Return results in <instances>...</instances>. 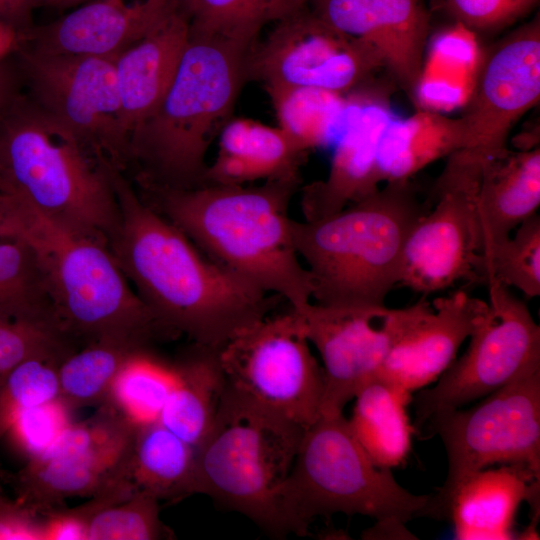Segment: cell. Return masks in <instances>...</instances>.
Masks as SVG:
<instances>
[{"label": "cell", "mask_w": 540, "mask_h": 540, "mask_svg": "<svg viewBox=\"0 0 540 540\" xmlns=\"http://www.w3.org/2000/svg\"><path fill=\"white\" fill-rule=\"evenodd\" d=\"M487 287L488 311L465 353L412 398L416 433L433 414L462 408L540 367V328L527 305L505 285Z\"/></svg>", "instance_id": "13"}, {"label": "cell", "mask_w": 540, "mask_h": 540, "mask_svg": "<svg viewBox=\"0 0 540 540\" xmlns=\"http://www.w3.org/2000/svg\"><path fill=\"white\" fill-rule=\"evenodd\" d=\"M518 12L522 15L535 5L537 0H510Z\"/></svg>", "instance_id": "47"}, {"label": "cell", "mask_w": 540, "mask_h": 540, "mask_svg": "<svg viewBox=\"0 0 540 540\" xmlns=\"http://www.w3.org/2000/svg\"><path fill=\"white\" fill-rule=\"evenodd\" d=\"M70 411L60 399L24 409L7 434L30 460L47 450L66 429Z\"/></svg>", "instance_id": "40"}, {"label": "cell", "mask_w": 540, "mask_h": 540, "mask_svg": "<svg viewBox=\"0 0 540 540\" xmlns=\"http://www.w3.org/2000/svg\"><path fill=\"white\" fill-rule=\"evenodd\" d=\"M87 1L90 0H41L39 4L58 10H64L68 8H74Z\"/></svg>", "instance_id": "46"}, {"label": "cell", "mask_w": 540, "mask_h": 540, "mask_svg": "<svg viewBox=\"0 0 540 540\" xmlns=\"http://www.w3.org/2000/svg\"><path fill=\"white\" fill-rule=\"evenodd\" d=\"M468 409L429 417L417 434L438 435L447 452L444 484L429 495L423 517L445 519L449 499L469 475L492 465H518L540 478V367Z\"/></svg>", "instance_id": "9"}, {"label": "cell", "mask_w": 540, "mask_h": 540, "mask_svg": "<svg viewBox=\"0 0 540 540\" xmlns=\"http://www.w3.org/2000/svg\"><path fill=\"white\" fill-rule=\"evenodd\" d=\"M433 1H434V5H437V6L443 2V0H433Z\"/></svg>", "instance_id": "48"}, {"label": "cell", "mask_w": 540, "mask_h": 540, "mask_svg": "<svg viewBox=\"0 0 540 540\" xmlns=\"http://www.w3.org/2000/svg\"><path fill=\"white\" fill-rule=\"evenodd\" d=\"M353 399L348 424L369 459L379 468L400 466L409 455L416 433L407 412L412 392L375 374L359 387Z\"/></svg>", "instance_id": "26"}, {"label": "cell", "mask_w": 540, "mask_h": 540, "mask_svg": "<svg viewBox=\"0 0 540 540\" xmlns=\"http://www.w3.org/2000/svg\"><path fill=\"white\" fill-rule=\"evenodd\" d=\"M136 427L106 402L92 417L70 423L18 474L20 502L45 515L67 498L133 484L129 461Z\"/></svg>", "instance_id": "14"}, {"label": "cell", "mask_w": 540, "mask_h": 540, "mask_svg": "<svg viewBox=\"0 0 540 540\" xmlns=\"http://www.w3.org/2000/svg\"><path fill=\"white\" fill-rule=\"evenodd\" d=\"M307 155L278 126L231 118L219 132L217 155L208 163L204 184L245 185L300 177Z\"/></svg>", "instance_id": "25"}, {"label": "cell", "mask_w": 540, "mask_h": 540, "mask_svg": "<svg viewBox=\"0 0 540 540\" xmlns=\"http://www.w3.org/2000/svg\"><path fill=\"white\" fill-rule=\"evenodd\" d=\"M540 98V20L482 52L465 111L462 149L483 164L503 152L513 125Z\"/></svg>", "instance_id": "17"}, {"label": "cell", "mask_w": 540, "mask_h": 540, "mask_svg": "<svg viewBox=\"0 0 540 540\" xmlns=\"http://www.w3.org/2000/svg\"><path fill=\"white\" fill-rule=\"evenodd\" d=\"M300 184V177L257 186L204 184L146 192L144 200L212 261L301 309L311 302L313 287L289 215Z\"/></svg>", "instance_id": "2"}, {"label": "cell", "mask_w": 540, "mask_h": 540, "mask_svg": "<svg viewBox=\"0 0 540 540\" xmlns=\"http://www.w3.org/2000/svg\"><path fill=\"white\" fill-rule=\"evenodd\" d=\"M59 364L30 359L0 375V440L19 412L60 399Z\"/></svg>", "instance_id": "39"}, {"label": "cell", "mask_w": 540, "mask_h": 540, "mask_svg": "<svg viewBox=\"0 0 540 540\" xmlns=\"http://www.w3.org/2000/svg\"><path fill=\"white\" fill-rule=\"evenodd\" d=\"M389 95L367 94L359 98L340 133L327 177L300 189L303 220L332 215L379 188L378 142L395 117Z\"/></svg>", "instance_id": "21"}, {"label": "cell", "mask_w": 540, "mask_h": 540, "mask_svg": "<svg viewBox=\"0 0 540 540\" xmlns=\"http://www.w3.org/2000/svg\"><path fill=\"white\" fill-rule=\"evenodd\" d=\"M431 206L407 180L387 183L332 215L293 219L294 244L310 274L314 303L385 307L399 284L407 235Z\"/></svg>", "instance_id": "5"}, {"label": "cell", "mask_w": 540, "mask_h": 540, "mask_svg": "<svg viewBox=\"0 0 540 540\" xmlns=\"http://www.w3.org/2000/svg\"><path fill=\"white\" fill-rule=\"evenodd\" d=\"M119 208L110 250L154 317L174 335L218 351L241 329L269 315L277 302L208 258L176 225L149 205L119 168L104 161Z\"/></svg>", "instance_id": "1"}, {"label": "cell", "mask_w": 540, "mask_h": 540, "mask_svg": "<svg viewBox=\"0 0 540 540\" xmlns=\"http://www.w3.org/2000/svg\"><path fill=\"white\" fill-rule=\"evenodd\" d=\"M174 381L175 366L161 363L147 349L122 368L105 402L136 426L158 421Z\"/></svg>", "instance_id": "36"}, {"label": "cell", "mask_w": 540, "mask_h": 540, "mask_svg": "<svg viewBox=\"0 0 540 540\" xmlns=\"http://www.w3.org/2000/svg\"><path fill=\"white\" fill-rule=\"evenodd\" d=\"M170 535L160 519L159 499L137 491L96 512L88 522L86 540H155Z\"/></svg>", "instance_id": "38"}, {"label": "cell", "mask_w": 540, "mask_h": 540, "mask_svg": "<svg viewBox=\"0 0 540 540\" xmlns=\"http://www.w3.org/2000/svg\"><path fill=\"white\" fill-rule=\"evenodd\" d=\"M300 312L267 315L218 351L225 385L304 429L321 412L324 371L313 355Z\"/></svg>", "instance_id": "10"}, {"label": "cell", "mask_w": 540, "mask_h": 540, "mask_svg": "<svg viewBox=\"0 0 540 540\" xmlns=\"http://www.w3.org/2000/svg\"><path fill=\"white\" fill-rule=\"evenodd\" d=\"M0 237L34 255L57 319L74 340H114L148 348L175 336L135 293L105 236L0 193Z\"/></svg>", "instance_id": "3"}, {"label": "cell", "mask_w": 540, "mask_h": 540, "mask_svg": "<svg viewBox=\"0 0 540 540\" xmlns=\"http://www.w3.org/2000/svg\"><path fill=\"white\" fill-rule=\"evenodd\" d=\"M487 311V301L463 290L432 303L424 299L417 317L392 345L376 374L410 392L429 385L455 360Z\"/></svg>", "instance_id": "19"}, {"label": "cell", "mask_w": 540, "mask_h": 540, "mask_svg": "<svg viewBox=\"0 0 540 540\" xmlns=\"http://www.w3.org/2000/svg\"><path fill=\"white\" fill-rule=\"evenodd\" d=\"M182 0H90L29 31L28 47L46 53L116 57L145 37Z\"/></svg>", "instance_id": "20"}, {"label": "cell", "mask_w": 540, "mask_h": 540, "mask_svg": "<svg viewBox=\"0 0 540 540\" xmlns=\"http://www.w3.org/2000/svg\"><path fill=\"white\" fill-rule=\"evenodd\" d=\"M225 386L217 351L196 346V353L175 365V381L158 421L193 446L209 433Z\"/></svg>", "instance_id": "29"}, {"label": "cell", "mask_w": 540, "mask_h": 540, "mask_svg": "<svg viewBox=\"0 0 540 540\" xmlns=\"http://www.w3.org/2000/svg\"><path fill=\"white\" fill-rule=\"evenodd\" d=\"M14 57L27 95L39 108L97 159L120 170L129 163L130 134L118 91L116 57L46 53L27 45Z\"/></svg>", "instance_id": "11"}, {"label": "cell", "mask_w": 540, "mask_h": 540, "mask_svg": "<svg viewBox=\"0 0 540 540\" xmlns=\"http://www.w3.org/2000/svg\"><path fill=\"white\" fill-rule=\"evenodd\" d=\"M540 205V148L509 150L486 161L475 203L478 253L510 237Z\"/></svg>", "instance_id": "24"}, {"label": "cell", "mask_w": 540, "mask_h": 540, "mask_svg": "<svg viewBox=\"0 0 540 540\" xmlns=\"http://www.w3.org/2000/svg\"><path fill=\"white\" fill-rule=\"evenodd\" d=\"M383 71L389 73L375 47L335 29L309 6L273 24L248 58L249 81L267 94L312 87L349 96L388 84L377 77Z\"/></svg>", "instance_id": "12"}, {"label": "cell", "mask_w": 540, "mask_h": 540, "mask_svg": "<svg viewBox=\"0 0 540 540\" xmlns=\"http://www.w3.org/2000/svg\"><path fill=\"white\" fill-rule=\"evenodd\" d=\"M39 0H0V21L28 36L34 27L32 10Z\"/></svg>", "instance_id": "43"}, {"label": "cell", "mask_w": 540, "mask_h": 540, "mask_svg": "<svg viewBox=\"0 0 540 540\" xmlns=\"http://www.w3.org/2000/svg\"><path fill=\"white\" fill-rule=\"evenodd\" d=\"M457 23L471 31H491L504 27L521 14L510 0H443Z\"/></svg>", "instance_id": "41"}, {"label": "cell", "mask_w": 540, "mask_h": 540, "mask_svg": "<svg viewBox=\"0 0 540 540\" xmlns=\"http://www.w3.org/2000/svg\"><path fill=\"white\" fill-rule=\"evenodd\" d=\"M278 127L304 152L329 144L342 132L359 94L295 87L268 93Z\"/></svg>", "instance_id": "31"}, {"label": "cell", "mask_w": 540, "mask_h": 540, "mask_svg": "<svg viewBox=\"0 0 540 540\" xmlns=\"http://www.w3.org/2000/svg\"><path fill=\"white\" fill-rule=\"evenodd\" d=\"M1 227H2V215H1V212H0V232H1Z\"/></svg>", "instance_id": "49"}, {"label": "cell", "mask_w": 540, "mask_h": 540, "mask_svg": "<svg viewBox=\"0 0 540 540\" xmlns=\"http://www.w3.org/2000/svg\"><path fill=\"white\" fill-rule=\"evenodd\" d=\"M20 81L16 66H11L7 61L0 64V109L20 93Z\"/></svg>", "instance_id": "45"}, {"label": "cell", "mask_w": 540, "mask_h": 540, "mask_svg": "<svg viewBox=\"0 0 540 540\" xmlns=\"http://www.w3.org/2000/svg\"><path fill=\"white\" fill-rule=\"evenodd\" d=\"M423 300L401 309L332 307L314 302L296 309L323 363L325 386L320 415L343 413L417 317Z\"/></svg>", "instance_id": "16"}, {"label": "cell", "mask_w": 540, "mask_h": 540, "mask_svg": "<svg viewBox=\"0 0 540 540\" xmlns=\"http://www.w3.org/2000/svg\"><path fill=\"white\" fill-rule=\"evenodd\" d=\"M310 0H182L192 32L255 43L261 30L308 7Z\"/></svg>", "instance_id": "33"}, {"label": "cell", "mask_w": 540, "mask_h": 540, "mask_svg": "<svg viewBox=\"0 0 540 540\" xmlns=\"http://www.w3.org/2000/svg\"><path fill=\"white\" fill-rule=\"evenodd\" d=\"M309 7L335 29L375 47L412 99L430 29L423 0H310Z\"/></svg>", "instance_id": "18"}, {"label": "cell", "mask_w": 540, "mask_h": 540, "mask_svg": "<svg viewBox=\"0 0 540 540\" xmlns=\"http://www.w3.org/2000/svg\"><path fill=\"white\" fill-rule=\"evenodd\" d=\"M26 42V34L0 21V64L14 56Z\"/></svg>", "instance_id": "44"}, {"label": "cell", "mask_w": 540, "mask_h": 540, "mask_svg": "<svg viewBox=\"0 0 540 540\" xmlns=\"http://www.w3.org/2000/svg\"><path fill=\"white\" fill-rule=\"evenodd\" d=\"M74 342L56 325L0 317V375L30 359L61 363L76 350Z\"/></svg>", "instance_id": "37"}, {"label": "cell", "mask_w": 540, "mask_h": 540, "mask_svg": "<svg viewBox=\"0 0 540 540\" xmlns=\"http://www.w3.org/2000/svg\"><path fill=\"white\" fill-rule=\"evenodd\" d=\"M304 428L224 386L213 425L196 450V493L271 536L292 534L281 490Z\"/></svg>", "instance_id": "7"}, {"label": "cell", "mask_w": 540, "mask_h": 540, "mask_svg": "<svg viewBox=\"0 0 540 540\" xmlns=\"http://www.w3.org/2000/svg\"><path fill=\"white\" fill-rule=\"evenodd\" d=\"M481 58L475 32L457 22L438 31L424 55L412 100L419 109L439 113L465 106Z\"/></svg>", "instance_id": "28"}, {"label": "cell", "mask_w": 540, "mask_h": 540, "mask_svg": "<svg viewBox=\"0 0 540 540\" xmlns=\"http://www.w3.org/2000/svg\"><path fill=\"white\" fill-rule=\"evenodd\" d=\"M498 282L514 287L527 298L540 295V216L523 221L513 237L479 252L473 265L471 284Z\"/></svg>", "instance_id": "34"}, {"label": "cell", "mask_w": 540, "mask_h": 540, "mask_svg": "<svg viewBox=\"0 0 540 540\" xmlns=\"http://www.w3.org/2000/svg\"><path fill=\"white\" fill-rule=\"evenodd\" d=\"M465 145L462 119L418 109L406 118L393 117L383 130L377 147L381 182H401L436 160L448 157Z\"/></svg>", "instance_id": "27"}, {"label": "cell", "mask_w": 540, "mask_h": 540, "mask_svg": "<svg viewBox=\"0 0 540 540\" xmlns=\"http://www.w3.org/2000/svg\"><path fill=\"white\" fill-rule=\"evenodd\" d=\"M148 348L114 340L88 342L58 366L60 400L72 410L103 404L126 363Z\"/></svg>", "instance_id": "32"}, {"label": "cell", "mask_w": 540, "mask_h": 540, "mask_svg": "<svg viewBox=\"0 0 540 540\" xmlns=\"http://www.w3.org/2000/svg\"><path fill=\"white\" fill-rule=\"evenodd\" d=\"M0 317L62 328L33 253L16 239L0 242Z\"/></svg>", "instance_id": "35"}, {"label": "cell", "mask_w": 540, "mask_h": 540, "mask_svg": "<svg viewBox=\"0 0 540 540\" xmlns=\"http://www.w3.org/2000/svg\"><path fill=\"white\" fill-rule=\"evenodd\" d=\"M429 495L398 484L391 469L377 467L342 414L320 415L305 428L281 502L292 534H308L319 516L364 515L379 526L403 527L423 516Z\"/></svg>", "instance_id": "8"}, {"label": "cell", "mask_w": 540, "mask_h": 540, "mask_svg": "<svg viewBox=\"0 0 540 540\" xmlns=\"http://www.w3.org/2000/svg\"><path fill=\"white\" fill-rule=\"evenodd\" d=\"M483 163L463 150L447 157L432 206L410 229L399 283L428 295L460 281L472 283L478 254L475 203Z\"/></svg>", "instance_id": "15"}, {"label": "cell", "mask_w": 540, "mask_h": 540, "mask_svg": "<svg viewBox=\"0 0 540 540\" xmlns=\"http://www.w3.org/2000/svg\"><path fill=\"white\" fill-rule=\"evenodd\" d=\"M137 491L176 501L196 494V450L159 421L136 427L129 461Z\"/></svg>", "instance_id": "30"}, {"label": "cell", "mask_w": 540, "mask_h": 540, "mask_svg": "<svg viewBox=\"0 0 540 540\" xmlns=\"http://www.w3.org/2000/svg\"><path fill=\"white\" fill-rule=\"evenodd\" d=\"M41 0H39V3H40Z\"/></svg>", "instance_id": "50"}, {"label": "cell", "mask_w": 540, "mask_h": 540, "mask_svg": "<svg viewBox=\"0 0 540 540\" xmlns=\"http://www.w3.org/2000/svg\"><path fill=\"white\" fill-rule=\"evenodd\" d=\"M21 92L0 109V193L108 238L119 208L103 160Z\"/></svg>", "instance_id": "6"}, {"label": "cell", "mask_w": 540, "mask_h": 540, "mask_svg": "<svg viewBox=\"0 0 540 540\" xmlns=\"http://www.w3.org/2000/svg\"><path fill=\"white\" fill-rule=\"evenodd\" d=\"M45 520L20 501L0 496V540H44Z\"/></svg>", "instance_id": "42"}, {"label": "cell", "mask_w": 540, "mask_h": 540, "mask_svg": "<svg viewBox=\"0 0 540 540\" xmlns=\"http://www.w3.org/2000/svg\"><path fill=\"white\" fill-rule=\"evenodd\" d=\"M540 478L518 465H499L466 477L452 493L445 512L461 540H505L523 501L530 504L533 524L539 518Z\"/></svg>", "instance_id": "22"}, {"label": "cell", "mask_w": 540, "mask_h": 540, "mask_svg": "<svg viewBox=\"0 0 540 540\" xmlns=\"http://www.w3.org/2000/svg\"><path fill=\"white\" fill-rule=\"evenodd\" d=\"M188 39L189 21L180 4L150 33L116 56L118 91L130 136L170 86Z\"/></svg>", "instance_id": "23"}, {"label": "cell", "mask_w": 540, "mask_h": 540, "mask_svg": "<svg viewBox=\"0 0 540 540\" xmlns=\"http://www.w3.org/2000/svg\"><path fill=\"white\" fill-rule=\"evenodd\" d=\"M255 43L189 30L170 86L130 136L129 162L145 192L205 183L207 153L249 82Z\"/></svg>", "instance_id": "4"}]
</instances>
